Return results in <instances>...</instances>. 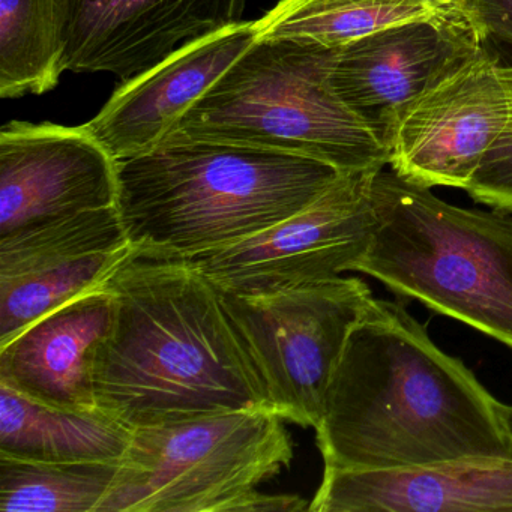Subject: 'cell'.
<instances>
[{
  "instance_id": "6da1fadb",
  "label": "cell",
  "mask_w": 512,
  "mask_h": 512,
  "mask_svg": "<svg viewBox=\"0 0 512 512\" xmlns=\"http://www.w3.org/2000/svg\"><path fill=\"white\" fill-rule=\"evenodd\" d=\"M314 430L332 470L512 458L506 404L388 299H371L350 332Z\"/></svg>"
},
{
  "instance_id": "7a4b0ae2",
  "label": "cell",
  "mask_w": 512,
  "mask_h": 512,
  "mask_svg": "<svg viewBox=\"0 0 512 512\" xmlns=\"http://www.w3.org/2000/svg\"><path fill=\"white\" fill-rule=\"evenodd\" d=\"M103 287L113 322L95 353L98 410L131 431L271 410L220 290L188 260L131 250Z\"/></svg>"
},
{
  "instance_id": "3957f363",
  "label": "cell",
  "mask_w": 512,
  "mask_h": 512,
  "mask_svg": "<svg viewBox=\"0 0 512 512\" xmlns=\"http://www.w3.org/2000/svg\"><path fill=\"white\" fill-rule=\"evenodd\" d=\"M341 175L331 164L287 152L169 140L118 161L115 206L134 251L190 259L298 214Z\"/></svg>"
},
{
  "instance_id": "277c9868",
  "label": "cell",
  "mask_w": 512,
  "mask_h": 512,
  "mask_svg": "<svg viewBox=\"0 0 512 512\" xmlns=\"http://www.w3.org/2000/svg\"><path fill=\"white\" fill-rule=\"evenodd\" d=\"M371 199L376 226L353 272L512 350V212L451 205L385 169Z\"/></svg>"
},
{
  "instance_id": "5b68a950",
  "label": "cell",
  "mask_w": 512,
  "mask_h": 512,
  "mask_svg": "<svg viewBox=\"0 0 512 512\" xmlns=\"http://www.w3.org/2000/svg\"><path fill=\"white\" fill-rule=\"evenodd\" d=\"M337 50L290 38L257 40L188 107L164 142L254 146L313 158L343 173L385 169L382 137L332 88Z\"/></svg>"
},
{
  "instance_id": "8992f818",
  "label": "cell",
  "mask_w": 512,
  "mask_h": 512,
  "mask_svg": "<svg viewBox=\"0 0 512 512\" xmlns=\"http://www.w3.org/2000/svg\"><path fill=\"white\" fill-rule=\"evenodd\" d=\"M283 421L241 410L137 428L97 512H239L292 463Z\"/></svg>"
},
{
  "instance_id": "52a82bcc",
  "label": "cell",
  "mask_w": 512,
  "mask_h": 512,
  "mask_svg": "<svg viewBox=\"0 0 512 512\" xmlns=\"http://www.w3.org/2000/svg\"><path fill=\"white\" fill-rule=\"evenodd\" d=\"M268 392L271 412L316 428L347 338L374 298L358 277H335L259 295L221 292Z\"/></svg>"
},
{
  "instance_id": "ba28073f",
  "label": "cell",
  "mask_w": 512,
  "mask_h": 512,
  "mask_svg": "<svg viewBox=\"0 0 512 512\" xmlns=\"http://www.w3.org/2000/svg\"><path fill=\"white\" fill-rule=\"evenodd\" d=\"M512 137V64L482 44L398 112L388 166L424 185L466 190L482 160Z\"/></svg>"
},
{
  "instance_id": "9c48e42d",
  "label": "cell",
  "mask_w": 512,
  "mask_h": 512,
  "mask_svg": "<svg viewBox=\"0 0 512 512\" xmlns=\"http://www.w3.org/2000/svg\"><path fill=\"white\" fill-rule=\"evenodd\" d=\"M377 172L343 173L298 214L238 244L185 260L218 290L236 295L277 292L353 272L376 226L371 187Z\"/></svg>"
},
{
  "instance_id": "30bf717a",
  "label": "cell",
  "mask_w": 512,
  "mask_h": 512,
  "mask_svg": "<svg viewBox=\"0 0 512 512\" xmlns=\"http://www.w3.org/2000/svg\"><path fill=\"white\" fill-rule=\"evenodd\" d=\"M131 250L116 206L0 238V344L100 289Z\"/></svg>"
},
{
  "instance_id": "8fae6325",
  "label": "cell",
  "mask_w": 512,
  "mask_h": 512,
  "mask_svg": "<svg viewBox=\"0 0 512 512\" xmlns=\"http://www.w3.org/2000/svg\"><path fill=\"white\" fill-rule=\"evenodd\" d=\"M118 161L82 127L0 130V238L116 205Z\"/></svg>"
},
{
  "instance_id": "7c38bea8",
  "label": "cell",
  "mask_w": 512,
  "mask_h": 512,
  "mask_svg": "<svg viewBox=\"0 0 512 512\" xmlns=\"http://www.w3.org/2000/svg\"><path fill=\"white\" fill-rule=\"evenodd\" d=\"M482 44L464 11L397 23L338 49L331 85L383 140L401 109Z\"/></svg>"
},
{
  "instance_id": "4fadbf2b",
  "label": "cell",
  "mask_w": 512,
  "mask_h": 512,
  "mask_svg": "<svg viewBox=\"0 0 512 512\" xmlns=\"http://www.w3.org/2000/svg\"><path fill=\"white\" fill-rule=\"evenodd\" d=\"M245 0H68L65 71L134 79L185 44L244 22Z\"/></svg>"
},
{
  "instance_id": "5bb4252c",
  "label": "cell",
  "mask_w": 512,
  "mask_h": 512,
  "mask_svg": "<svg viewBox=\"0 0 512 512\" xmlns=\"http://www.w3.org/2000/svg\"><path fill=\"white\" fill-rule=\"evenodd\" d=\"M256 22H241L185 44L116 89L86 130L116 161L160 146L188 107L256 41Z\"/></svg>"
},
{
  "instance_id": "9a60e30c",
  "label": "cell",
  "mask_w": 512,
  "mask_h": 512,
  "mask_svg": "<svg viewBox=\"0 0 512 512\" xmlns=\"http://www.w3.org/2000/svg\"><path fill=\"white\" fill-rule=\"evenodd\" d=\"M311 512H512V458L325 469Z\"/></svg>"
},
{
  "instance_id": "2e32d148",
  "label": "cell",
  "mask_w": 512,
  "mask_h": 512,
  "mask_svg": "<svg viewBox=\"0 0 512 512\" xmlns=\"http://www.w3.org/2000/svg\"><path fill=\"white\" fill-rule=\"evenodd\" d=\"M113 322L109 290H92L0 344V385L49 406L97 410L94 359Z\"/></svg>"
},
{
  "instance_id": "e0dca14e",
  "label": "cell",
  "mask_w": 512,
  "mask_h": 512,
  "mask_svg": "<svg viewBox=\"0 0 512 512\" xmlns=\"http://www.w3.org/2000/svg\"><path fill=\"white\" fill-rule=\"evenodd\" d=\"M133 431L101 410L49 406L0 385V455L46 463H116Z\"/></svg>"
},
{
  "instance_id": "ac0fdd59",
  "label": "cell",
  "mask_w": 512,
  "mask_h": 512,
  "mask_svg": "<svg viewBox=\"0 0 512 512\" xmlns=\"http://www.w3.org/2000/svg\"><path fill=\"white\" fill-rule=\"evenodd\" d=\"M460 11L431 0H281L256 25L259 40L290 38L341 49L397 23Z\"/></svg>"
},
{
  "instance_id": "d6986e66",
  "label": "cell",
  "mask_w": 512,
  "mask_h": 512,
  "mask_svg": "<svg viewBox=\"0 0 512 512\" xmlns=\"http://www.w3.org/2000/svg\"><path fill=\"white\" fill-rule=\"evenodd\" d=\"M68 0H0V97L58 86L67 49Z\"/></svg>"
},
{
  "instance_id": "ffe728a7",
  "label": "cell",
  "mask_w": 512,
  "mask_h": 512,
  "mask_svg": "<svg viewBox=\"0 0 512 512\" xmlns=\"http://www.w3.org/2000/svg\"><path fill=\"white\" fill-rule=\"evenodd\" d=\"M119 463H46L0 455V511L97 512Z\"/></svg>"
},
{
  "instance_id": "44dd1931",
  "label": "cell",
  "mask_w": 512,
  "mask_h": 512,
  "mask_svg": "<svg viewBox=\"0 0 512 512\" xmlns=\"http://www.w3.org/2000/svg\"><path fill=\"white\" fill-rule=\"evenodd\" d=\"M464 191L481 205L512 212V137L488 152Z\"/></svg>"
},
{
  "instance_id": "7402d4cb",
  "label": "cell",
  "mask_w": 512,
  "mask_h": 512,
  "mask_svg": "<svg viewBox=\"0 0 512 512\" xmlns=\"http://www.w3.org/2000/svg\"><path fill=\"white\" fill-rule=\"evenodd\" d=\"M461 8L482 43L512 49V0H461Z\"/></svg>"
},
{
  "instance_id": "603a6c76",
  "label": "cell",
  "mask_w": 512,
  "mask_h": 512,
  "mask_svg": "<svg viewBox=\"0 0 512 512\" xmlns=\"http://www.w3.org/2000/svg\"><path fill=\"white\" fill-rule=\"evenodd\" d=\"M440 5H449V7H461V0H431Z\"/></svg>"
},
{
  "instance_id": "cb8c5ba5",
  "label": "cell",
  "mask_w": 512,
  "mask_h": 512,
  "mask_svg": "<svg viewBox=\"0 0 512 512\" xmlns=\"http://www.w3.org/2000/svg\"><path fill=\"white\" fill-rule=\"evenodd\" d=\"M506 416H508L509 428H511L512 433V404L511 406H509V404H506Z\"/></svg>"
}]
</instances>
